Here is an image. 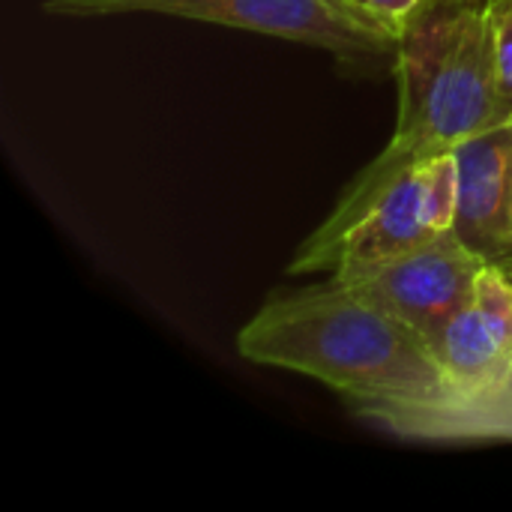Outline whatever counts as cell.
<instances>
[{"mask_svg": "<svg viewBox=\"0 0 512 512\" xmlns=\"http://www.w3.org/2000/svg\"><path fill=\"white\" fill-rule=\"evenodd\" d=\"M48 15H171L303 42L330 51L354 72L393 69L402 36L351 0H42Z\"/></svg>", "mask_w": 512, "mask_h": 512, "instance_id": "277c9868", "label": "cell"}, {"mask_svg": "<svg viewBox=\"0 0 512 512\" xmlns=\"http://www.w3.org/2000/svg\"><path fill=\"white\" fill-rule=\"evenodd\" d=\"M360 420L405 441L489 444L512 441V372L492 387L438 402H390L354 411Z\"/></svg>", "mask_w": 512, "mask_h": 512, "instance_id": "ba28073f", "label": "cell"}, {"mask_svg": "<svg viewBox=\"0 0 512 512\" xmlns=\"http://www.w3.org/2000/svg\"><path fill=\"white\" fill-rule=\"evenodd\" d=\"M354 6H360L366 15H372L375 21H381L384 27H390L393 33L402 36L405 24L411 21V15L420 9L423 0H351Z\"/></svg>", "mask_w": 512, "mask_h": 512, "instance_id": "30bf717a", "label": "cell"}, {"mask_svg": "<svg viewBox=\"0 0 512 512\" xmlns=\"http://www.w3.org/2000/svg\"><path fill=\"white\" fill-rule=\"evenodd\" d=\"M474 3H486V6H492L495 0H474Z\"/></svg>", "mask_w": 512, "mask_h": 512, "instance_id": "8fae6325", "label": "cell"}, {"mask_svg": "<svg viewBox=\"0 0 512 512\" xmlns=\"http://www.w3.org/2000/svg\"><path fill=\"white\" fill-rule=\"evenodd\" d=\"M456 210V150L417 159L372 192L360 198H339L318 231L300 243L288 273L333 276L405 255L453 231Z\"/></svg>", "mask_w": 512, "mask_h": 512, "instance_id": "3957f363", "label": "cell"}, {"mask_svg": "<svg viewBox=\"0 0 512 512\" xmlns=\"http://www.w3.org/2000/svg\"><path fill=\"white\" fill-rule=\"evenodd\" d=\"M483 267L486 261L471 252L456 231H447L405 255L333 273V279L411 330L432 351L444 327L471 303Z\"/></svg>", "mask_w": 512, "mask_h": 512, "instance_id": "5b68a950", "label": "cell"}, {"mask_svg": "<svg viewBox=\"0 0 512 512\" xmlns=\"http://www.w3.org/2000/svg\"><path fill=\"white\" fill-rule=\"evenodd\" d=\"M459 210L453 231L486 264L512 261V120L456 147Z\"/></svg>", "mask_w": 512, "mask_h": 512, "instance_id": "52a82bcc", "label": "cell"}, {"mask_svg": "<svg viewBox=\"0 0 512 512\" xmlns=\"http://www.w3.org/2000/svg\"><path fill=\"white\" fill-rule=\"evenodd\" d=\"M393 75L399 81L396 132L342 198H360L411 162L453 153L462 141L512 120L495 81L486 3L423 0L402 30Z\"/></svg>", "mask_w": 512, "mask_h": 512, "instance_id": "7a4b0ae2", "label": "cell"}, {"mask_svg": "<svg viewBox=\"0 0 512 512\" xmlns=\"http://www.w3.org/2000/svg\"><path fill=\"white\" fill-rule=\"evenodd\" d=\"M237 354L258 366L309 375L342 393L354 411L453 396L435 354L333 276L270 294L237 333Z\"/></svg>", "mask_w": 512, "mask_h": 512, "instance_id": "6da1fadb", "label": "cell"}, {"mask_svg": "<svg viewBox=\"0 0 512 512\" xmlns=\"http://www.w3.org/2000/svg\"><path fill=\"white\" fill-rule=\"evenodd\" d=\"M504 270H507V273H510V276H512V261H510V264H507V267H504Z\"/></svg>", "mask_w": 512, "mask_h": 512, "instance_id": "7c38bea8", "label": "cell"}, {"mask_svg": "<svg viewBox=\"0 0 512 512\" xmlns=\"http://www.w3.org/2000/svg\"><path fill=\"white\" fill-rule=\"evenodd\" d=\"M432 354L441 363L453 396L477 393L510 375L512 276L504 267H483L471 303L444 327Z\"/></svg>", "mask_w": 512, "mask_h": 512, "instance_id": "8992f818", "label": "cell"}, {"mask_svg": "<svg viewBox=\"0 0 512 512\" xmlns=\"http://www.w3.org/2000/svg\"><path fill=\"white\" fill-rule=\"evenodd\" d=\"M489 21H492V51H495V81L512 117V0H495L489 6Z\"/></svg>", "mask_w": 512, "mask_h": 512, "instance_id": "9c48e42d", "label": "cell"}]
</instances>
